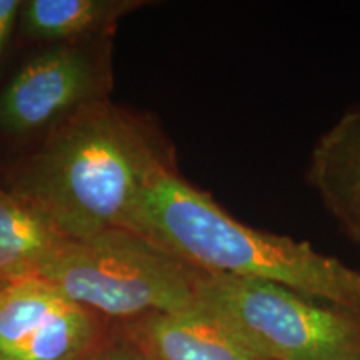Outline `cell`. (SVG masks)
<instances>
[{
    "label": "cell",
    "instance_id": "cell-1",
    "mask_svg": "<svg viewBox=\"0 0 360 360\" xmlns=\"http://www.w3.org/2000/svg\"><path fill=\"white\" fill-rule=\"evenodd\" d=\"M175 169L174 148L146 115L98 101L65 117L22 169L13 192L74 240L125 229L146 186Z\"/></svg>",
    "mask_w": 360,
    "mask_h": 360
},
{
    "label": "cell",
    "instance_id": "cell-2",
    "mask_svg": "<svg viewBox=\"0 0 360 360\" xmlns=\"http://www.w3.org/2000/svg\"><path fill=\"white\" fill-rule=\"evenodd\" d=\"M124 231L210 276L272 282L300 294L360 310V270L295 240L232 217L209 193L159 172L141 192Z\"/></svg>",
    "mask_w": 360,
    "mask_h": 360
},
{
    "label": "cell",
    "instance_id": "cell-3",
    "mask_svg": "<svg viewBox=\"0 0 360 360\" xmlns=\"http://www.w3.org/2000/svg\"><path fill=\"white\" fill-rule=\"evenodd\" d=\"M204 272L130 231L69 238L35 278L92 314L135 321L195 307Z\"/></svg>",
    "mask_w": 360,
    "mask_h": 360
},
{
    "label": "cell",
    "instance_id": "cell-4",
    "mask_svg": "<svg viewBox=\"0 0 360 360\" xmlns=\"http://www.w3.org/2000/svg\"><path fill=\"white\" fill-rule=\"evenodd\" d=\"M197 302L267 360H360V310L272 282L204 274Z\"/></svg>",
    "mask_w": 360,
    "mask_h": 360
},
{
    "label": "cell",
    "instance_id": "cell-5",
    "mask_svg": "<svg viewBox=\"0 0 360 360\" xmlns=\"http://www.w3.org/2000/svg\"><path fill=\"white\" fill-rule=\"evenodd\" d=\"M105 39L53 45L30 58L0 94V129L11 135L51 130L112 87Z\"/></svg>",
    "mask_w": 360,
    "mask_h": 360
},
{
    "label": "cell",
    "instance_id": "cell-6",
    "mask_svg": "<svg viewBox=\"0 0 360 360\" xmlns=\"http://www.w3.org/2000/svg\"><path fill=\"white\" fill-rule=\"evenodd\" d=\"M96 337L94 314L51 283L0 282V360H79Z\"/></svg>",
    "mask_w": 360,
    "mask_h": 360
},
{
    "label": "cell",
    "instance_id": "cell-7",
    "mask_svg": "<svg viewBox=\"0 0 360 360\" xmlns=\"http://www.w3.org/2000/svg\"><path fill=\"white\" fill-rule=\"evenodd\" d=\"M127 326L130 345L148 360H267L200 304L146 315Z\"/></svg>",
    "mask_w": 360,
    "mask_h": 360
},
{
    "label": "cell",
    "instance_id": "cell-8",
    "mask_svg": "<svg viewBox=\"0 0 360 360\" xmlns=\"http://www.w3.org/2000/svg\"><path fill=\"white\" fill-rule=\"evenodd\" d=\"M309 186L360 247V105L344 112L310 152Z\"/></svg>",
    "mask_w": 360,
    "mask_h": 360
},
{
    "label": "cell",
    "instance_id": "cell-9",
    "mask_svg": "<svg viewBox=\"0 0 360 360\" xmlns=\"http://www.w3.org/2000/svg\"><path fill=\"white\" fill-rule=\"evenodd\" d=\"M67 240L42 210L0 188V282L35 278Z\"/></svg>",
    "mask_w": 360,
    "mask_h": 360
},
{
    "label": "cell",
    "instance_id": "cell-10",
    "mask_svg": "<svg viewBox=\"0 0 360 360\" xmlns=\"http://www.w3.org/2000/svg\"><path fill=\"white\" fill-rule=\"evenodd\" d=\"M142 6L146 2L137 0H29L22 4L19 20L27 37L74 44L103 37L120 17Z\"/></svg>",
    "mask_w": 360,
    "mask_h": 360
},
{
    "label": "cell",
    "instance_id": "cell-11",
    "mask_svg": "<svg viewBox=\"0 0 360 360\" xmlns=\"http://www.w3.org/2000/svg\"><path fill=\"white\" fill-rule=\"evenodd\" d=\"M22 4L24 2H20V0H0V57L6 51L13 25L19 20Z\"/></svg>",
    "mask_w": 360,
    "mask_h": 360
},
{
    "label": "cell",
    "instance_id": "cell-12",
    "mask_svg": "<svg viewBox=\"0 0 360 360\" xmlns=\"http://www.w3.org/2000/svg\"><path fill=\"white\" fill-rule=\"evenodd\" d=\"M107 360H141L139 357V352L135 350L132 345H130L129 350H117V352H112Z\"/></svg>",
    "mask_w": 360,
    "mask_h": 360
},
{
    "label": "cell",
    "instance_id": "cell-13",
    "mask_svg": "<svg viewBox=\"0 0 360 360\" xmlns=\"http://www.w3.org/2000/svg\"><path fill=\"white\" fill-rule=\"evenodd\" d=\"M139 357H141V360H148L147 357H143V355H142V354H139Z\"/></svg>",
    "mask_w": 360,
    "mask_h": 360
}]
</instances>
